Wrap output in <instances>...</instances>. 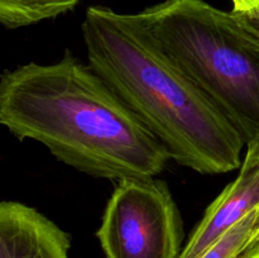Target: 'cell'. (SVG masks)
<instances>
[{
  "mask_svg": "<svg viewBox=\"0 0 259 258\" xmlns=\"http://www.w3.org/2000/svg\"><path fill=\"white\" fill-rule=\"evenodd\" d=\"M242 258H259V237L254 240L252 245L245 250Z\"/></svg>",
  "mask_w": 259,
  "mask_h": 258,
  "instance_id": "obj_11",
  "label": "cell"
},
{
  "mask_svg": "<svg viewBox=\"0 0 259 258\" xmlns=\"http://www.w3.org/2000/svg\"><path fill=\"white\" fill-rule=\"evenodd\" d=\"M233 12L235 13H259V0H232Z\"/></svg>",
  "mask_w": 259,
  "mask_h": 258,
  "instance_id": "obj_9",
  "label": "cell"
},
{
  "mask_svg": "<svg viewBox=\"0 0 259 258\" xmlns=\"http://www.w3.org/2000/svg\"><path fill=\"white\" fill-rule=\"evenodd\" d=\"M80 0H0V23L8 29L53 19L75 9Z\"/></svg>",
  "mask_w": 259,
  "mask_h": 258,
  "instance_id": "obj_7",
  "label": "cell"
},
{
  "mask_svg": "<svg viewBox=\"0 0 259 258\" xmlns=\"http://www.w3.org/2000/svg\"><path fill=\"white\" fill-rule=\"evenodd\" d=\"M235 14L253 33H255L259 37V13H235Z\"/></svg>",
  "mask_w": 259,
  "mask_h": 258,
  "instance_id": "obj_10",
  "label": "cell"
},
{
  "mask_svg": "<svg viewBox=\"0 0 259 258\" xmlns=\"http://www.w3.org/2000/svg\"><path fill=\"white\" fill-rule=\"evenodd\" d=\"M136 15L245 144L259 137V37L233 10L204 0H166Z\"/></svg>",
  "mask_w": 259,
  "mask_h": 258,
  "instance_id": "obj_3",
  "label": "cell"
},
{
  "mask_svg": "<svg viewBox=\"0 0 259 258\" xmlns=\"http://www.w3.org/2000/svg\"><path fill=\"white\" fill-rule=\"evenodd\" d=\"M0 123L99 179L154 177L172 159L110 85L68 50L53 65L30 62L3 72Z\"/></svg>",
  "mask_w": 259,
  "mask_h": 258,
  "instance_id": "obj_1",
  "label": "cell"
},
{
  "mask_svg": "<svg viewBox=\"0 0 259 258\" xmlns=\"http://www.w3.org/2000/svg\"><path fill=\"white\" fill-rule=\"evenodd\" d=\"M71 235L22 202L0 204V258H70Z\"/></svg>",
  "mask_w": 259,
  "mask_h": 258,
  "instance_id": "obj_6",
  "label": "cell"
},
{
  "mask_svg": "<svg viewBox=\"0 0 259 258\" xmlns=\"http://www.w3.org/2000/svg\"><path fill=\"white\" fill-rule=\"evenodd\" d=\"M258 237L259 209L230 228L197 258H242Z\"/></svg>",
  "mask_w": 259,
  "mask_h": 258,
  "instance_id": "obj_8",
  "label": "cell"
},
{
  "mask_svg": "<svg viewBox=\"0 0 259 258\" xmlns=\"http://www.w3.org/2000/svg\"><path fill=\"white\" fill-rule=\"evenodd\" d=\"M81 30L89 65L175 162L202 175L240 168L243 137L154 42L136 14L90 7Z\"/></svg>",
  "mask_w": 259,
  "mask_h": 258,
  "instance_id": "obj_2",
  "label": "cell"
},
{
  "mask_svg": "<svg viewBox=\"0 0 259 258\" xmlns=\"http://www.w3.org/2000/svg\"><path fill=\"white\" fill-rule=\"evenodd\" d=\"M96 237L106 258H179L184 225L166 182L118 181Z\"/></svg>",
  "mask_w": 259,
  "mask_h": 258,
  "instance_id": "obj_4",
  "label": "cell"
},
{
  "mask_svg": "<svg viewBox=\"0 0 259 258\" xmlns=\"http://www.w3.org/2000/svg\"><path fill=\"white\" fill-rule=\"evenodd\" d=\"M259 209V137L247 143L237 179L207 206L179 258H197L232 227Z\"/></svg>",
  "mask_w": 259,
  "mask_h": 258,
  "instance_id": "obj_5",
  "label": "cell"
}]
</instances>
